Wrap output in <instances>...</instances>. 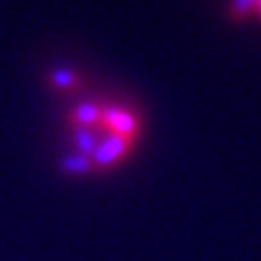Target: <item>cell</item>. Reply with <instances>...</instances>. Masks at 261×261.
Segmentation results:
<instances>
[{"label":"cell","mask_w":261,"mask_h":261,"mask_svg":"<svg viewBox=\"0 0 261 261\" xmlns=\"http://www.w3.org/2000/svg\"><path fill=\"white\" fill-rule=\"evenodd\" d=\"M134 143V138L130 136H118V134H107V138L99 140V145L95 153L91 155L93 170H109L112 168L120 159H124L130 153V147Z\"/></svg>","instance_id":"obj_1"},{"label":"cell","mask_w":261,"mask_h":261,"mask_svg":"<svg viewBox=\"0 0 261 261\" xmlns=\"http://www.w3.org/2000/svg\"><path fill=\"white\" fill-rule=\"evenodd\" d=\"M101 130H107L109 134H118V136H130L136 138L138 124L130 112L120 111V109H103L101 114Z\"/></svg>","instance_id":"obj_2"},{"label":"cell","mask_w":261,"mask_h":261,"mask_svg":"<svg viewBox=\"0 0 261 261\" xmlns=\"http://www.w3.org/2000/svg\"><path fill=\"white\" fill-rule=\"evenodd\" d=\"M101 114H103L101 107L87 103L75 109L70 122L74 124V128H97L101 126Z\"/></svg>","instance_id":"obj_3"},{"label":"cell","mask_w":261,"mask_h":261,"mask_svg":"<svg viewBox=\"0 0 261 261\" xmlns=\"http://www.w3.org/2000/svg\"><path fill=\"white\" fill-rule=\"evenodd\" d=\"M74 143L80 155H85V157L91 159V155H93L97 145H99V136H97L95 128H75Z\"/></svg>","instance_id":"obj_4"},{"label":"cell","mask_w":261,"mask_h":261,"mask_svg":"<svg viewBox=\"0 0 261 261\" xmlns=\"http://www.w3.org/2000/svg\"><path fill=\"white\" fill-rule=\"evenodd\" d=\"M68 174H85V172H91L93 170V163L91 159L85 157V155H72V157H66L64 165H62Z\"/></svg>","instance_id":"obj_5"},{"label":"cell","mask_w":261,"mask_h":261,"mask_svg":"<svg viewBox=\"0 0 261 261\" xmlns=\"http://www.w3.org/2000/svg\"><path fill=\"white\" fill-rule=\"evenodd\" d=\"M253 6H255V0H234L232 14L236 18H244V16H248L252 12Z\"/></svg>","instance_id":"obj_6"},{"label":"cell","mask_w":261,"mask_h":261,"mask_svg":"<svg viewBox=\"0 0 261 261\" xmlns=\"http://www.w3.org/2000/svg\"><path fill=\"white\" fill-rule=\"evenodd\" d=\"M58 84H62V85H68L72 84V75L70 74H66V72H62V74H58Z\"/></svg>","instance_id":"obj_7"},{"label":"cell","mask_w":261,"mask_h":261,"mask_svg":"<svg viewBox=\"0 0 261 261\" xmlns=\"http://www.w3.org/2000/svg\"><path fill=\"white\" fill-rule=\"evenodd\" d=\"M255 8H257V12L261 14V0H255Z\"/></svg>","instance_id":"obj_8"}]
</instances>
